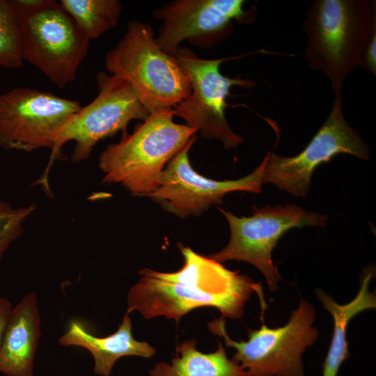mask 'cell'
<instances>
[{
	"mask_svg": "<svg viewBox=\"0 0 376 376\" xmlns=\"http://www.w3.org/2000/svg\"><path fill=\"white\" fill-rule=\"evenodd\" d=\"M177 245L184 258L182 267L173 272L141 269L140 278L127 294V313L136 311L146 319L164 316L178 322L194 309L212 307L223 318L239 319L253 292L265 310L260 283L189 246Z\"/></svg>",
	"mask_w": 376,
	"mask_h": 376,
	"instance_id": "obj_1",
	"label": "cell"
},
{
	"mask_svg": "<svg viewBox=\"0 0 376 376\" xmlns=\"http://www.w3.org/2000/svg\"><path fill=\"white\" fill-rule=\"evenodd\" d=\"M303 29L308 67L323 73L334 95H340L347 76L361 65L376 33L375 1L315 0Z\"/></svg>",
	"mask_w": 376,
	"mask_h": 376,
	"instance_id": "obj_2",
	"label": "cell"
},
{
	"mask_svg": "<svg viewBox=\"0 0 376 376\" xmlns=\"http://www.w3.org/2000/svg\"><path fill=\"white\" fill-rule=\"evenodd\" d=\"M173 109L152 113L132 134L123 132L100 155L103 182L120 184L134 196L154 191L166 164L196 135V129L173 122Z\"/></svg>",
	"mask_w": 376,
	"mask_h": 376,
	"instance_id": "obj_3",
	"label": "cell"
},
{
	"mask_svg": "<svg viewBox=\"0 0 376 376\" xmlns=\"http://www.w3.org/2000/svg\"><path fill=\"white\" fill-rule=\"evenodd\" d=\"M104 66L131 86L149 115L173 109L191 92L178 59L162 50L147 23L128 22L122 38L106 54Z\"/></svg>",
	"mask_w": 376,
	"mask_h": 376,
	"instance_id": "obj_4",
	"label": "cell"
},
{
	"mask_svg": "<svg viewBox=\"0 0 376 376\" xmlns=\"http://www.w3.org/2000/svg\"><path fill=\"white\" fill-rule=\"evenodd\" d=\"M315 319L313 306L301 300L284 326L270 328L263 324L249 329L247 340H232L223 318L210 322L207 328L222 337L226 347L235 349L231 359L249 376H304L302 354L318 337Z\"/></svg>",
	"mask_w": 376,
	"mask_h": 376,
	"instance_id": "obj_5",
	"label": "cell"
},
{
	"mask_svg": "<svg viewBox=\"0 0 376 376\" xmlns=\"http://www.w3.org/2000/svg\"><path fill=\"white\" fill-rule=\"evenodd\" d=\"M17 17L24 61L60 88L75 81L90 40L61 4L47 0Z\"/></svg>",
	"mask_w": 376,
	"mask_h": 376,
	"instance_id": "obj_6",
	"label": "cell"
},
{
	"mask_svg": "<svg viewBox=\"0 0 376 376\" xmlns=\"http://www.w3.org/2000/svg\"><path fill=\"white\" fill-rule=\"evenodd\" d=\"M227 219L230 237L227 245L217 253L208 255L222 263L228 260L249 263L265 276L271 290H275L282 280L274 266L272 253L278 241L289 230L304 226H324L329 217L292 203L274 207L253 206L252 214L238 217L219 207Z\"/></svg>",
	"mask_w": 376,
	"mask_h": 376,
	"instance_id": "obj_7",
	"label": "cell"
},
{
	"mask_svg": "<svg viewBox=\"0 0 376 376\" xmlns=\"http://www.w3.org/2000/svg\"><path fill=\"white\" fill-rule=\"evenodd\" d=\"M342 95L335 96L329 115L304 149L293 157L268 152L263 159V183H271L296 197L304 198L315 169L336 155L347 154L368 161V143L343 115Z\"/></svg>",
	"mask_w": 376,
	"mask_h": 376,
	"instance_id": "obj_8",
	"label": "cell"
},
{
	"mask_svg": "<svg viewBox=\"0 0 376 376\" xmlns=\"http://www.w3.org/2000/svg\"><path fill=\"white\" fill-rule=\"evenodd\" d=\"M98 93L95 98L70 118L60 132L51 151L49 164L61 155L68 141L75 142L71 155L76 163L86 159L101 140L126 132L132 120H145L148 112L131 86L121 78L100 71L96 76Z\"/></svg>",
	"mask_w": 376,
	"mask_h": 376,
	"instance_id": "obj_9",
	"label": "cell"
},
{
	"mask_svg": "<svg viewBox=\"0 0 376 376\" xmlns=\"http://www.w3.org/2000/svg\"><path fill=\"white\" fill-rule=\"evenodd\" d=\"M242 56L202 59L191 51L179 47L175 56L186 72L191 88L190 95L174 108L175 116L208 139L219 141L226 149L236 148L244 139L230 128L225 116L226 98L233 86L251 88L255 82L230 78L220 72L224 61Z\"/></svg>",
	"mask_w": 376,
	"mask_h": 376,
	"instance_id": "obj_10",
	"label": "cell"
},
{
	"mask_svg": "<svg viewBox=\"0 0 376 376\" xmlns=\"http://www.w3.org/2000/svg\"><path fill=\"white\" fill-rule=\"evenodd\" d=\"M82 106L50 92L17 87L0 95V146L53 150L63 127Z\"/></svg>",
	"mask_w": 376,
	"mask_h": 376,
	"instance_id": "obj_11",
	"label": "cell"
},
{
	"mask_svg": "<svg viewBox=\"0 0 376 376\" xmlns=\"http://www.w3.org/2000/svg\"><path fill=\"white\" fill-rule=\"evenodd\" d=\"M194 135L168 162L157 188L148 194L166 210L185 218L199 216L211 205L220 204L227 194L236 191L262 192L264 161L250 174L233 180H215L198 173L191 166L189 152Z\"/></svg>",
	"mask_w": 376,
	"mask_h": 376,
	"instance_id": "obj_12",
	"label": "cell"
},
{
	"mask_svg": "<svg viewBox=\"0 0 376 376\" xmlns=\"http://www.w3.org/2000/svg\"><path fill=\"white\" fill-rule=\"evenodd\" d=\"M243 0H177L157 9L153 15L162 21L156 41L164 52L175 56L186 39L231 31V21L245 22L250 13Z\"/></svg>",
	"mask_w": 376,
	"mask_h": 376,
	"instance_id": "obj_13",
	"label": "cell"
},
{
	"mask_svg": "<svg viewBox=\"0 0 376 376\" xmlns=\"http://www.w3.org/2000/svg\"><path fill=\"white\" fill-rule=\"evenodd\" d=\"M40 324L37 295L29 292L10 312L0 350L1 373L6 376H34Z\"/></svg>",
	"mask_w": 376,
	"mask_h": 376,
	"instance_id": "obj_14",
	"label": "cell"
},
{
	"mask_svg": "<svg viewBox=\"0 0 376 376\" xmlns=\"http://www.w3.org/2000/svg\"><path fill=\"white\" fill-rule=\"evenodd\" d=\"M132 329V320L127 313L117 331L105 337L95 336L81 321L73 320L58 338V343L64 347L78 346L87 350L94 359V373L100 376H110L120 358L129 356L150 358L156 353V350L148 343L136 340Z\"/></svg>",
	"mask_w": 376,
	"mask_h": 376,
	"instance_id": "obj_15",
	"label": "cell"
},
{
	"mask_svg": "<svg viewBox=\"0 0 376 376\" xmlns=\"http://www.w3.org/2000/svg\"><path fill=\"white\" fill-rule=\"evenodd\" d=\"M373 275V270L367 269L364 272L357 295L345 304H338L322 290L316 291L322 306L331 313L334 319L333 334L323 363L322 376H337L342 363L350 355L346 338V330L350 320L358 313L376 307L375 295L369 290Z\"/></svg>",
	"mask_w": 376,
	"mask_h": 376,
	"instance_id": "obj_16",
	"label": "cell"
},
{
	"mask_svg": "<svg viewBox=\"0 0 376 376\" xmlns=\"http://www.w3.org/2000/svg\"><path fill=\"white\" fill-rule=\"evenodd\" d=\"M196 339L185 340L177 345L171 362L159 361L149 370L150 376H249L238 363L228 359L219 343L213 352L196 349Z\"/></svg>",
	"mask_w": 376,
	"mask_h": 376,
	"instance_id": "obj_17",
	"label": "cell"
},
{
	"mask_svg": "<svg viewBox=\"0 0 376 376\" xmlns=\"http://www.w3.org/2000/svg\"><path fill=\"white\" fill-rule=\"evenodd\" d=\"M59 3L89 40L115 28L123 10L117 0H61Z\"/></svg>",
	"mask_w": 376,
	"mask_h": 376,
	"instance_id": "obj_18",
	"label": "cell"
},
{
	"mask_svg": "<svg viewBox=\"0 0 376 376\" xmlns=\"http://www.w3.org/2000/svg\"><path fill=\"white\" fill-rule=\"evenodd\" d=\"M24 61L17 15L8 0H0V67L19 69Z\"/></svg>",
	"mask_w": 376,
	"mask_h": 376,
	"instance_id": "obj_19",
	"label": "cell"
},
{
	"mask_svg": "<svg viewBox=\"0 0 376 376\" xmlns=\"http://www.w3.org/2000/svg\"><path fill=\"white\" fill-rule=\"evenodd\" d=\"M36 209L35 204L13 207L0 199V260L10 245L23 233V224Z\"/></svg>",
	"mask_w": 376,
	"mask_h": 376,
	"instance_id": "obj_20",
	"label": "cell"
},
{
	"mask_svg": "<svg viewBox=\"0 0 376 376\" xmlns=\"http://www.w3.org/2000/svg\"><path fill=\"white\" fill-rule=\"evenodd\" d=\"M360 67L376 75V33L373 36L365 54Z\"/></svg>",
	"mask_w": 376,
	"mask_h": 376,
	"instance_id": "obj_21",
	"label": "cell"
},
{
	"mask_svg": "<svg viewBox=\"0 0 376 376\" xmlns=\"http://www.w3.org/2000/svg\"><path fill=\"white\" fill-rule=\"evenodd\" d=\"M12 308L11 302L8 299L0 297V350Z\"/></svg>",
	"mask_w": 376,
	"mask_h": 376,
	"instance_id": "obj_22",
	"label": "cell"
}]
</instances>
